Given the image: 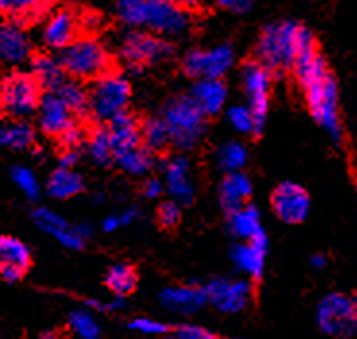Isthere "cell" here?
Listing matches in <instances>:
<instances>
[{"label": "cell", "mask_w": 357, "mask_h": 339, "mask_svg": "<svg viewBox=\"0 0 357 339\" xmlns=\"http://www.w3.org/2000/svg\"><path fill=\"white\" fill-rule=\"evenodd\" d=\"M77 162H79V150H64V152L60 155V168H70V170H74Z\"/></svg>", "instance_id": "45"}, {"label": "cell", "mask_w": 357, "mask_h": 339, "mask_svg": "<svg viewBox=\"0 0 357 339\" xmlns=\"http://www.w3.org/2000/svg\"><path fill=\"white\" fill-rule=\"evenodd\" d=\"M317 52L313 33L294 19H280L266 25L255 47L257 62L271 75L294 70L299 60L309 58Z\"/></svg>", "instance_id": "1"}, {"label": "cell", "mask_w": 357, "mask_h": 339, "mask_svg": "<svg viewBox=\"0 0 357 339\" xmlns=\"http://www.w3.org/2000/svg\"><path fill=\"white\" fill-rule=\"evenodd\" d=\"M59 141L64 150H79L82 143H84V132H82L79 125H74V127H70L68 132L62 133L59 137Z\"/></svg>", "instance_id": "42"}, {"label": "cell", "mask_w": 357, "mask_h": 339, "mask_svg": "<svg viewBox=\"0 0 357 339\" xmlns=\"http://www.w3.org/2000/svg\"><path fill=\"white\" fill-rule=\"evenodd\" d=\"M120 228H124V223L120 220V214H110L105 218V222H102V230L107 233H112L120 230Z\"/></svg>", "instance_id": "47"}, {"label": "cell", "mask_w": 357, "mask_h": 339, "mask_svg": "<svg viewBox=\"0 0 357 339\" xmlns=\"http://www.w3.org/2000/svg\"><path fill=\"white\" fill-rule=\"evenodd\" d=\"M108 135L112 141L114 155L142 145V125L137 124V120L130 112L120 114L108 124Z\"/></svg>", "instance_id": "23"}, {"label": "cell", "mask_w": 357, "mask_h": 339, "mask_svg": "<svg viewBox=\"0 0 357 339\" xmlns=\"http://www.w3.org/2000/svg\"><path fill=\"white\" fill-rule=\"evenodd\" d=\"M60 64L66 75L75 81H95L110 72L112 58L107 47L95 37H77L60 52Z\"/></svg>", "instance_id": "4"}, {"label": "cell", "mask_w": 357, "mask_h": 339, "mask_svg": "<svg viewBox=\"0 0 357 339\" xmlns=\"http://www.w3.org/2000/svg\"><path fill=\"white\" fill-rule=\"evenodd\" d=\"M79 14H75L70 8H59L50 12L47 22L43 25V42L50 50H62L68 49L72 42L77 39L79 31Z\"/></svg>", "instance_id": "14"}, {"label": "cell", "mask_w": 357, "mask_h": 339, "mask_svg": "<svg viewBox=\"0 0 357 339\" xmlns=\"http://www.w3.org/2000/svg\"><path fill=\"white\" fill-rule=\"evenodd\" d=\"M271 79L273 75L266 72L265 68L259 62H248L241 72V83H243V91L248 97V107L251 114L255 118L257 133L263 132L268 114V91H271Z\"/></svg>", "instance_id": "11"}, {"label": "cell", "mask_w": 357, "mask_h": 339, "mask_svg": "<svg viewBox=\"0 0 357 339\" xmlns=\"http://www.w3.org/2000/svg\"><path fill=\"white\" fill-rule=\"evenodd\" d=\"M203 291H205L207 303H211L216 310L226 313V315L241 313L245 306L250 305L251 285L245 280L216 278V280L208 281Z\"/></svg>", "instance_id": "12"}, {"label": "cell", "mask_w": 357, "mask_h": 339, "mask_svg": "<svg viewBox=\"0 0 357 339\" xmlns=\"http://www.w3.org/2000/svg\"><path fill=\"white\" fill-rule=\"evenodd\" d=\"M351 305H354V310H356V316H357V290H356V293H354V295H351Z\"/></svg>", "instance_id": "50"}, {"label": "cell", "mask_w": 357, "mask_h": 339, "mask_svg": "<svg viewBox=\"0 0 357 339\" xmlns=\"http://www.w3.org/2000/svg\"><path fill=\"white\" fill-rule=\"evenodd\" d=\"M309 265L313 266L315 270H323L324 266H326V257L324 255H313V257L309 258Z\"/></svg>", "instance_id": "48"}, {"label": "cell", "mask_w": 357, "mask_h": 339, "mask_svg": "<svg viewBox=\"0 0 357 339\" xmlns=\"http://www.w3.org/2000/svg\"><path fill=\"white\" fill-rule=\"evenodd\" d=\"M37 122H39L41 132L52 137H60L70 127L77 125L74 112L62 102V99L54 91L43 93L41 102L37 108Z\"/></svg>", "instance_id": "15"}, {"label": "cell", "mask_w": 357, "mask_h": 339, "mask_svg": "<svg viewBox=\"0 0 357 339\" xmlns=\"http://www.w3.org/2000/svg\"><path fill=\"white\" fill-rule=\"evenodd\" d=\"M29 62H31L29 74L33 75L37 85L47 93L56 91L60 85L66 81V72L59 58H54L50 54H35Z\"/></svg>", "instance_id": "25"}, {"label": "cell", "mask_w": 357, "mask_h": 339, "mask_svg": "<svg viewBox=\"0 0 357 339\" xmlns=\"http://www.w3.org/2000/svg\"><path fill=\"white\" fill-rule=\"evenodd\" d=\"M70 328L79 339H100V326L89 310H74L70 315Z\"/></svg>", "instance_id": "36"}, {"label": "cell", "mask_w": 357, "mask_h": 339, "mask_svg": "<svg viewBox=\"0 0 357 339\" xmlns=\"http://www.w3.org/2000/svg\"><path fill=\"white\" fill-rule=\"evenodd\" d=\"M33 220L35 223L41 228L43 232L52 235L56 241H59L60 237H62V235L72 228V226H70V223H68L66 220L59 214V212H54V210H50V208L47 207L37 208V210L33 212Z\"/></svg>", "instance_id": "35"}, {"label": "cell", "mask_w": 357, "mask_h": 339, "mask_svg": "<svg viewBox=\"0 0 357 339\" xmlns=\"http://www.w3.org/2000/svg\"><path fill=\"white\" fill-rule=\"evenodd\" d=\"M228 228L241 241H251L261 233H265L263 223H261V212L253 205H243L238 210L230 212L228 214Z\"/></svg>", "instance_id": "26"}, {"label": "cell", "mask_w": 357, "mask_h": 339, "mask_svg": "<svg viewBox=\"0 0 357 339\" xmlns=\"http://www.w3.org/2000/svg\"><path fill=\"white\" fill-rule=\"evenodd\" d=\"M218 6L226 12H230V14L243 16L253 8V2H250V0H222V2H218Z\"/></svg>", "instance_id": "43"}, {"label": "cell", "mask_w": 357, "mask_h": 339, "mask_svg": "<svg viewBox=\"0 0 357 339\" xmlns=\"http://www.w3.org/2000/svg\"><path fill=\"white\" fill-rule=\"evenodd\" d=\"M215 158L222 172L234 174V172H241L245 168L248 160H250V152L245 149V145H241L238 141H226L216 149Z\"/></svg>", "instance_id": "29"}, {"label": "cell", "mask_w": 357, "mask_h": 339, "mask_svg": "<svg viewBox=\"0 0 357 339\" xmlns=\"http://www.w3.org/2000/svg\"><path fill=\"white\" fill-rule=\"evenodd\" d=\"M114 160L120 166V170H124L126 174L135 175V178L147 175L155 166L153 152H149L143 145L135 147V149L124 150V152H118V155H114Z\"/></svg>", "instance_id": "28"}, {"label": "cell", "mask_w": 357, "mask_h": 339, "mask_svg": "<svg viewBox=\"0 0 357 339\" xmlns=\"http://www.w3.org/2000/svg\"><path fill=\"white\" fill-rule=\"evenodd\" d=\"M41 97L43 89L27 72H12L0 81V110L14 122L37 114Z\"/></svg>", "instance_id": "7"}, {"label": "cell", "mask_w": 357, "mask_h": 339, "mask_svg": "<svg viewBox=\"0 0 357 339\" xmlns=\"http://www.w3.org/2000/svg\"><path fill=\"white\" fill-rule=\"evenodd\" d=\"M130 328L133 331H139L143 336H165L168 331V326L155 318H135L130 322Z\"/></svg>", "instance_id": "40"}, {"label": "cell", "mask_w": 357, "mask_h": 339, "mask_svg": "<svg viewBox=\"0 0 357 339\" xmlns=\"http://www.w3.org/2000/svg\"><path fill=\"white\" fill-rule=\"evenodd\" d=\"M172 52V42L139 29H130L120 41V58L124 60L130 74H139L147 64L168 58Z\"/></svg>", "instance_id": "8"}, {"label": "cell", "mask_w": 357, "mask_h": 339, "mask_svg": "<svg viewBox=\"0 0 357 339\" xmlns=\"http://www.w3.org/2000/svg\"><path fill=\"white\" fill-rule=\"evenodd\" d=\"M54 93L74 112V116L89 114V93H87L82 81H75V79H68L66 77V81L62 83Z\"/></svg>", "instance_id": "31"}, {"label": "cell", "mask_w": 357, "mask_h": 339, "mask_svg": "<svg viewBox=\"0 0 357 339\" xmlns=\"http://www.w3.org/2000/svg\"><path fill=\"white\" fill-rule=\"evenodd\" d=\"M158 301L168 313L182 316L195 315L207 305L205 291L197 285H170L167 290L160 291Z\"/></svg>", "instance_id": "18"}, {"label": "cell", "mask_w": 357, "mask_h": 339, "mask_svg": "<svg viewBox=\"0 0 357 339\" xmlns=\"http://www.w3.org/2000/svg\"><path fill=\"white\" fill-rule=\"evenodd\" d=\"M266 253H268V237L266 233H261L255 239L238 243L232 249V260L238 270L259 280L265 272Z\"/></svg>", "instance_id": "19"}, {"label": "cell", "mask_w": 357, "mask_h": 339, "mask_svg": "<svg viewBox=\"0 0 357 339\" xmlns=\"http://www.w3.org/2000/svg\"><path fill=\"white\" fill-rule=\"evenodd\" d=\"M87 155L95 164H108L110 160H114V149L108 129H95L91 133L87 141Z\"/></svg>", "instance_id": "34"}, {"label": "cell", "mask_w": 357, "mask_h": 339, "mask_svg": "<svg viewBox=\"0 0 357 339\" xmlns=\"http://www.w3.org/2000/svg\"><path fill=\"white\" fill-rule=\"evenodd\" d=\"M317 326L331 338H351L357 330V316L351 299L333 291L317 303Z\"/></svg>", "instance_id": "9"}, {"label": "cell", "mask_w": 357, "mask_h": 339, "mask_svg": "<svg viewBox=\"0 0 357 339\" xmlns=\"http://www.w3.org/2000/svg\"><path fill=\"white\" fill-rule=\"evenodd\" d=\"M188 97L203 116H216L225 108L228 89L220 79H199L193 83Z\"/></svg>", "instance_id": "21"}, {"label": "cell", "mask_w": 357, "mask_h": 339, "mask_svg": "<svg viewBox=\"0 0 357 339\" xmlns=\"http://www.w3.org/2000/svg\"><path fill=\"white\" fill-rule=\"evenodd\" d=\"M174 339H220V338L215 336L213 331L205 330V328L185 324V326H180V328L176 330Z\"/></svg>", "instance_id": "41"}, {"label": "cell", "mask_w": 357, "mask_h": 339, "mask_svg": "<svg viewBox=\"0 0 357 339\" xmlns=\"http://www.w3.org/2000/svg\"><path fill=\"white\" fill-rule=\"evenodd\" d=\"M228 124L232 125L238 133H257V125H255V118L251 114L248 104H236V107L228 108L226 112Z\"/></svg>", "instance_id": "37"}, {"label": "cell", "mask_w": 357, "mask_h": 339, "mask_svg": "<svg viewBox=\"0 0 357 339\" xmlns=\"http://www.w3.org/2000/svg\"><path fill=\"white\" fill-rule=\"evenodd\" d=\"M165 187H167L168 195L172 197L174 203L182 205H190L193 197H195V187L191 183L190 178V162L185 157H172L168 158L165 164Z\"/></svg>", "instance_id": "20"}, {"label": "cell", "mask_w": 357, "mask_h": 339, "mask_svg": "<svg viewBox=\"0 0 357 339\" xmlns=\"http://www.w3.org/2000/svg\"><path fill=\"white\" fill-rule=\"evenodd\" d=\"M100 24V16L97 12H85L79 16V27H87V31H95V27Z\"/></svg>", "instance_id": "46"}, {"label": "cell", "mask_w": 357, "mask_h": 339, "mask_svg": "<svg viewBox=\"0 0 357 339\" xmlns=\"http://www.w3.org/2000/svg\"><path fill=\"white\" fill-rule=\"evenodd\" d=\"M274 214L286 223L303 222L311 212V197L299 183L282 182L271 195Z\"/></svg>", "instance_id": "13"}, {"label": "cell", "mask_w": 357, "mask_h": 339, "mask_svg": "<svg viewBox=\"0 0 357 339\" xmlns=\"http://www.w3.org/2000/svg\"><path fill=\"white\" fill-rule=\"evenodd\" d=\"M142 145L149 152H158L170 145L168 129L162 118H147L142 124Z\"/></svg>", "instance_id": "33"}, {"label": "cell", "mask_w": 357, "mask_h": 339, "mask_svg": "<svg viewBox=\"0 0 357 339\" xmlns=\"http://www.w3.org/2000/svg\"><path fill=\"white\" fill-rule=\"evenodd\" d=\"M160 118L167 125L170 145L178 150L195 149L207 129L205 116L195 108L190 97L168 100Z\"/></svg>", "instance_id": "5"}, {"label": "cell", "mask_w": 357, "mask_h": 339, "mask_svg": "<svg viewBox=\"0 0 357 339\" xmlns=\"http://www.w3.org/2000/svg\"><path fill=\"white\" fill-rule=\"evenodd\" d=\"M84 191V178L70 168H56L49 178L47 193L52 199L66 200Z\"/></svg>", "instance_id": "27"}, {"label": "cell", "mask_w": 357, "mask_h": 339, "mask_svg": "<svg viewBox=\"0 0 357 339\" xmlns=\"http://www.w3.org/2000/svg\"><path fill=\"white\" fill-rule=\"evenodd\" d=\"M89 114L97 122H112L114 118L128 112L132 99V87L124 74L108 72L95 79L89 87Z\"/></svg>", "instance_id": "6"}, {"label": "cell", "mask_w": 357, "mask_h": 339, "mask_svg": "<svg viewBox=\"0 0 357 339\" xmlns=\"http://www.w3.org/2000/svg\"><path fill=\"white\" fill-rule=\"evenodd\" d=\"M294 74L303 87L309 112L317 124L328 133L333 141L340 143L342 124L338 108V85L328 72L326 62L317 52L305 60H299L294 66Z\"/></svg>", "instance_id": "2"}, {"label": "cell", "mask_w": 357, "mask_h": 339, "mask_svg": "<svg viewBox=\"0 0 357 339\" xmlns=\"http://www.w3.org/2000/svg\"><path fill=\"white\" fill-rule=\"evenodd\" d=\"M52 4L41 0H0V14L8 17V22L24 27L37 24L43 17H49Z\"/></svg>", "instance_id": "22"}, {"label": "cell", "mask_w": 357, "mask_h": 339, "mask_svg": "<svg viewBox=\"0 0 357 339\" xmlns=\"http://www.w3.org/2000/svg\"><path fill=\"white\" fill-rule=\"evenodd\" d=\"M35 143L33 125L27 122H0V147H12V149L24 150L29 149Z\"/></svg>", "instance_id": "30"}, {"label": "cell", "mask_w": 357, "mask_h": 339, "mask_svg": "<svg viewBox=\"0 0 357 339\" xmlns=\"http://www.w3.org/2000/svg\"><path fill=\"white\" fill-rule=\"evenodd\" d=\"M251 180L243 172H234V174H226L220 189H218V197H220V205L226 212L230 214L234 210H238L243 205H248V199L251 197Z\"/></svg>", "instance_id": "24"}, {"label": "cell", "mask_w": 357, "mask_h": 339, "mask_svg": "<svg viewBox=\"0 0 357 339\" xmlns=\"http://www.w3.org/2000/svg\"><path fill=\"white\" fill-rule=\"evenodd\" d=\"M31 268V251L14 235H0V276L6 281H17Z\"/></svg>", "instance_id": "16"}, {"label": "cell", "mask_w": 357, "mask_h": 339, "mask_svg": "<svg viewBox=\"0 0 357 339\" xmlns=\"http://www.w3.org/2000/svg\"><path fill=\"white\" fill-rule=\"evenodd\" d=\"M157 218L158 223L167 230H172L176 228L180 220H182V207L174 203V200H165L160 203V207L157 210Z\"/></svg>", "instance_id": "39"}, {"label": "cell", "mask_w": 357, "mask_h": 339, "mask_svg": "<svg viewBox=\"0 0 357 339\" xmlns=\"http://www.w3.org/2000/svg\"><path fill=\"white\" fill-rule=\"evenodd\" d=\"M31 60V39L24 27L4 22L0 24V64L20 66Z\"/></svg>", "instance_id": "17"}, {"label": "cell", "mask_w": 357, "mask_h": 339, "mask_svg": "<svg viewBox=\"0 0 357 339\" xmlns=\"http://www.w3.org/2000/svg\"><path fill=\"white\" fill-rule=\"evenodd\" d=\"M56 331H43L41 333V339H56Z\"/></svg>", "instance_id": "49"}, {"label": "cell", "mask_w": 357, "mask_h": 339, "mask_svg": "<svg viewBox=\"0 0 357 339\" xmlns=\"http://www.w3.org/2000/svg\"><path fill=\"white\" fill-rule=\"evenodd\" d=\"M114 12L126 27L149 31L167 41L191 29V12L172 0H120Z\"/></svg>", "instance_id": "3"}, {"label": "cell", "mask_w": 357, "mask_h": 339, "mask_svg": "<svg viewBox=\"0 0 357 339\" xmlns=\"http://www.w3.org/2000/svg\"><path fill=\"white\" fill-rule=\"evenodd\" d=\"M162 191H165V183L157 180V178H151L143 185V193H145L147 199H157V197L162 195Z\"/></svg>", "instance_id": "44"}, {"label": "cell", "mask_w": 357, "mask_h": 339, "mask_svg": "<svg viewBox=\"0 0 357 339\" xmlns=\"http://www.w3.org/2000/svg\"><path fill=\"white\" fill-rule=\"evenodd\" d=\"M236 62V54L230 45H216L213 49H193L182 60V68L185 74L199 79H220L232 70Z\"/></svg>", "instance_id": "10"}, {"label": "cell", "mask_w": 357, "mask_h": 339, "mask_svg": "<svg viewBox=\"0 0 357 339\" xmlns=\"http://www.w3.org/2000/svg\"><path fill=\"white\" fill-rule=\"evenodd\" d=\"M107 287L116 297L124 299L137 285V274L130 265H114L107 272Z\"/></svg>", "instance_id": "32"}, {"label": "cell", "mask_w": 357, "mask_h": 339, "mask_svg": "<svg viewBox=\"0 0 357 339\" xmlns=\"http://www.w3.org/2000/svg\"><path fill=\"white\" fill-rule=\"evenodd\" d=\"M12 182L16 183L17 189L22 191L27 199H37L39 193H41V185L37 182V178H35L33 172H31L29 168H25V166H16V168H12Z\"/></svg>", "instance_id": "38"}]
</instances>
